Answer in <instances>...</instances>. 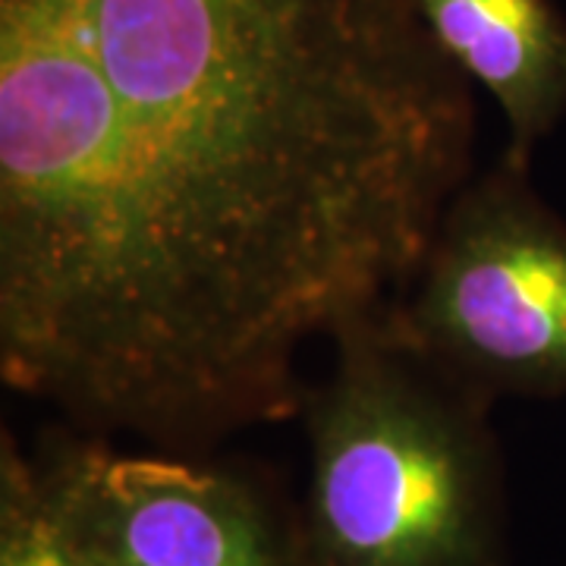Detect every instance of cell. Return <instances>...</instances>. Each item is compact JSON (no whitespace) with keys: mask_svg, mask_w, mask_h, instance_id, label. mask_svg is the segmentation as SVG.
I'll return each mask as SVG.
<instances>
[{"mask_svg":"<svg viewBox=\"0 0 566 566\" xmlns=\"http://www.w3.org/2000/svg\"><path fill=\"white\" fill-rule=\"evenodd\" d=\"M424 29L506 126L504 155H532L566 117V17L554 0H412Z\"/></svg>","mask_w":566,"mask_h":566,"instance_id":"5b68a950","label":"cell"},{"mask_svg":"<svg viewBox=\"0 0 566 566\" xmlns=\"http://www.w3.org/2000/svg\"><path fill=\"white\" fill-rule=\"evenodd\" d=\"M0 566H102L66 526L35 453L0 434Z\"/></svg>","mask_w":566,"mask_h":566,"instance_id":"8992f818","label":"cell"},{"mask_svg":"<svg viewBox=\"0 0 566 566\" xmlns=\"http://www.w3.org/2000/svg\"><path fill=\"white\" fill-rule=\"evenodd\" d=\"M409 344L491 397L566 394V221L504 151L457 189L387 308Z\"/></svg>","mask_w":566,"mask_h":566,"instance_id":"3957f363","label":"cell"},{"mask_svg":"<svg viewBox=\"0 0 566 566\" xmlns=\"http://www.w3.org/2000/svg\"><path fill=\"white\" fill-rule=\"evenodd\" d=\"M412 0H0V375L202 457L300 416L472 177Z\"/></svg>","mask_w":566,"mask_h":566,"instance_id":"6da1fadb","label":"cell"},{"mask_svg":"<svg viewBox=\"0 0 566 566\" xmlns=\"http://www.w3.org/2000/svg\"><path fill=\"white\" fill-rule=\"evenodd\" d=\"M494 400L409 344L387 312L346 324L305 387L312 566H510Z\"/></svg>","mask_w":566,"mask_h":566,"instance_id":"7a4b0ae2","label":"cell"},{"mask_svg":"<svg viewBox=\"0 0 566 566\" xmlns=\"http://www.w3.org/2000/svg\"><path fill=\"white\" fill-rule=\"evenodd\" d=\"M32 453L66 526L102 566H312L300 501L255 465L126 453L70 424Z\"/></svg>","mask_w":566,"mask_h":566,"instance_id":"277c9868","label":"cell"}]
</instances>
